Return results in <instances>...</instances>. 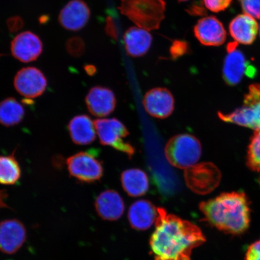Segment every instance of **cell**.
<instances>
[{"mask_svg": "<svg viewBox=\"0 0 260 260\" xmlns=\"http://www.w3.org/2000/svg\"><path fill=\"white\" fill-rule=\"evenodd\" d=\"M157 212L150 239L154 260H190L193 250L206 242L202 231L164 208L158 207Z\"/></svg>", "mask_w": 260, "mask_h": 260, "instance_id": "6da1fadb", "label": "cell"}, {"mask_svg": "<svg viewBox=\"0 0 260 260\" xmlns=\"http://www.w3.org/2000/svg\"><path fill=\"white\" fill-rule=\"evenodd\" d=\"M200 209L207 222L222 232L239 235L248 229L250 211L242 192L223 193L201 203Z\"/></svg>", "mask_w": 260, "mask_h": 260, "instance_id": "7a4b0ae2", "label": "cell"}, {"mask_svg": "<svg viewBox=\"0 0 260 260\" xmlns=\"http://www.w3.org/2000/svg\"><path fill=\"white\" fill-rule=\"evenodd\" d=\"M118 9L138 27L147 31L157 30L165 18L164 0H121Z\"/></svg>", "mask_w": 260, "mask_h": 260, "instance_id": "3957f363", "label": "cell"}, {"mask_svg": "<svg viewBox=\"0 0 260 260\" xmlns=\"http://www.w3.org/2000/svg\"><path fill=\"white\" fill-rule=\"evenodd\" d=\"M166 158L173 167L182 170L192 167L202 154L201 143L195 136L181 134L174 136L165 148Z\"/></svg>", "mask_w": 260, "mask_h": 260, "instance_id": "277c9868", "label": "cell"}, {"mask_svg": "<svg viewBox=\"0 0 260 260\" xmlns=\"http://www.w3.org/2000/svg\"><path fill=\"white\" fill-rule=\"evenodd\" d=\"M222 121L260 130V84H252L244 101V105L230 113L218 112Z\"/></svg>", "mask_w": 260, "mask_h": 260, "instance_id": "5b68a950", "label": "cell"}, {"mask_svg": "<svg viewBox=\"0 0 260 260\" xmlns=\"http://www.w3.org/2000/svg\"><path fill=\"white\" fill-rule=\"evenodd\" d=\"M94 123L101 144L110 146L126 154L129 158L132 157L135 149L125 141L129 132L121 121L116 118H101L96 119Z\"/></svg>", "mask_w": 260, "mask_h": 260, "instance_id": "8992f818", "label": "cell"}, {"mask_svg": "<svg viewBox=\"0 0 260 260\" xmlns=\"http://www.w3.org/2000/svg\"><path fill=\"white\" fill-rule=\"evenodd\" d=\"M67 165L70 176L81 183H95L101 180L104 173L102 162L92 151H81L70 156Z\"/></svg>", "mask_w": 260, "mask_h": 260, "instance_id": "52a82bcc", "label": "cell"}, {"mask_svg": "<svg viewBox=\"0 0 260 260\" xmlns=\"http://www.w3.org/2000/svg\"><path fill=\"white\" fill-rule=\"evenodd\" d=\"M184 175L187 187L201 194L210 193L218 186L221 179L219 169L210 162H201L186 169Z\"/></svg>", "mask_w": 260, "mask_h": 260, "instance_id": "ba28073f", "label": "cell"}, {"mask_svg": "<svg viewBox=\"0 0 260 260\" xmlns=\"http://www.w3.org/2000/svg\"><path fill=\"white\" fill-rule=\"evenodd\" d=\"M14 86L16 90L26 99H35L41 96L46 90L47 80L38 68H24L16 73Z\"/></svg>", "mask_w": 260, "mask_h": 260, "instance_id": "9c48e42d", "label": "cell"}, {"mask_svg": "<svg viewBox=\"0 0 260 260\" xmlns=\"http://www.w3.org/2000/svg\"><path fill=\"white\" fill-rule=\"evenodd\" d=\"M256 73L255 67L247 60L241 51L236 49L228 53L223 66V78L228 85L236 86L244 76L253 78Z\"/></svg>", "mask_w": 260, "mask_h": 260, "instance_id": "30bf717a", "label": "cell"}, {"mask_svg": "<svg viewBox=\"0 0 260 260\" xmlns=\"http://www.w3.org/2000/svg\"><path fill=\"white\" fill-rule=\"evenodd\" d=\"M143 105L149 115L158 119H165L174 112L175 100L170 90L156 87L145 94Z\"/></svg>", "mask_w": 260, "mask_h": 260, "instance_id": "8fae6325", "label": "cell"}, {"mask_svg": "<svg viewBox=\"0 0 260 260\" xmlns=\"http://www.w3.org/2000/svg\"><path fill=\"white\" fill-rule=\"evenodd\" d=\"M11 48L12 56L16 59L29 63L40 56L43 44L38 35L27 31L16 36L11 42Z\"/></svg>", "mask_w": 260, "mask_h": 260, "instance_id": "7c38bea8", "label": "cell"}, {"mask_svg": "<svg viewBox=\"0 0 260 260\" xmlns=\"http://www.w3.org/2000/svg\"><path fill=\"white\" fill-rule=\"evenodd\" d=\"M27 237L23 223L16 219H7L0 222V251L14 254L21 248Z\"/></svg>", "mask_w": 260, "mask_h": 260, "instance_id": "4fadbf2b", "label": "cell"}, {"mask_svg": "<svg viewBox=\"0 0 260 260\" xmlns=\"http://www.w3.org/2000/svg\"><path fill=\"white\" fill-rule=\"evenodd\" d=\"M195 37L206 46H220L226 39V31L222 22L215 16L201 19L194 26Z\"/></svg>", "mask_w": 260, "mask_h": 260, "instance_id": "5bb4252c", "label": "cell"}, {"mask_svg": "<svg viewBox=\"0 0 260 260\" xmlns=\"http://www.w3.org/2000/svg\"><path fill=\"white\" fill-rule=\"evenodd\" d=\"M87 109L92 115L105 118L115 109L116 99L111 89L102 86L91 88L85 99Z\"/></svg>", "mask_w": 260, "mask_h": 260, "instance_id": "9a60e30c", "label": "cell"}, {"mask_svg": "<svg viewBox=\"0 0 260 260\" xmlns=\"http://www.w3.org/2000/svg\"><path fill=\"white\" fill-rule=\"evenodd\" d=\"M89 6L83 0H71L61 9L58 22L62 27L70 31H79L89 20Z\"/></svg>", "mask_w": 260, "mask_h": 260, "instance_id": "2e32d148", "label": "cell"}, {"mask_svg": "<svg viewBox=\"0 0 260 260\" xmlns=\"http://www.w3.org/2000/svg\"><path fill=\"white\" fill-rule=\"evenodd\" d=\"M95 207L98 214L107 220H118L125 210L122 197L113 190H107L101 193L96 198Z\"/></svg>", "mask_w": 260, "mask_h": 260, "instance_id": "e0dca14e", "label": "cell"}, {"mask_svg": "<svg viewBox=\"0 0 260 260\" xmlns=\"http://www.w3.org/2000/svg\"><path fill=\"white\" fill-rule=\"evenodd\" d=\"M231 36L237 43L251 45L256 40L259 26L255 18L244 14L236 16L230 22Z\"/></svg>", "mask_w": 260, "mask_h": 260, "instance_id": "ac0fdd59", "label": "cell"}, {"mask_svg": "<svg viewBox=\"0 0 260 260\" xmlns=\"http://www.w3.org/2000/svg\"><path fill=\"white\" fill-rule=\"evenodd\" d=\"M158 215L157 208L150 201L139 200L133 203L128 210L130 225L135 230L144 231L155 222Z\"/></svg>", "mask_w": 260, "mask_h": 260, "instance_id": "d6986e66", "label": "cell"}, {"mask_svg": "<svg viewBox=\"0 0 260 260\" xmlns=\"http://www.w3.org/2000/svg\"><path fill=\"white\" fill-rule=\"evenodd\" d=\"M68 129L75 144L90 145L96 139L95 123L86 115L74 116L68 123Z\"/></svg>", "mask_w": 260, "mask_h": 260, "instance_id": "ffe728a7", "label": "cell"}, {"mask_svg": "<svg viewBox=\"0 0 260 260\" xmlns=\"http://www.w3.org/2000/svg\"><path fill=\"white\" fill-rule=\"evenodd\" d=\"M123 41L129 56L138 57L147 53L151 47L152 38L145 29L132 27L125 32Z\"/></svg>", "mask_w": 260, "mask_h": 260, "instance_id": "44dd1931", "label": "cell"}, {"mask_svg": "<svg viewBox=\"0 0 260 260\" xmlns=\"http://www.w3.org/2000/svg\"><path fill=\"white\" fill-rule=\"evenodd\" d=\"M121 181L123 190L130 197L143 196L149 189L148 175L140 169H129L123 171Z\"/></svg>", "mask_w": 260, "mask_h": 260, "instance_id": "7402d4cb", "label": "cell"}, {"mask_svg": "<svg viewBox=\"0 0 260 260\" xmlns=\"http://www.w3.org/2000/svg\"><path fill=\"white\" fill-rule=\"evenodd\" d=\"M23 105L14 97H8L0 103V124L11 127L17 125L25 116Z\"/></svg>", "mask_w": 260, "mask_h": 260, "instance_id": "603a6c76", "label": "cell"}, {"mask_svg": "<svg viewBox=\"0 0 260 260\" xmlns=\"http://www.w3.org/2000/svg\"><path fill=\"white\" fill-rule=\"evenodd\" d=\"M15 154V151L11 155H0V184L14 185L21 178L20 165Z\"/></svg>", "mask_w": 260, "mask_h": 260, "instance_id": "cb8c5ba5", "label": "cell"}, {"mask_svg": "<svg viewBox=\"0 0 260 260\" xmlns=\"http://www.w3.org/2000/svg\"><path fill=\"white\" fill-rule=\"evenodd\" d=\"M248 165L252 170L260 172V130L255 131L248 152Z\"/></svg>", "mask_w": 260, "mask_h": 260, "instance_id": "d4e9b609", "label": "cell"}, {"mask_svg": "<svg viewBox=\"0 0 260 260\" xmlns=\"http://www.w3.org/2000/svg\"><path fill=\"white\" fill-rule=\"evenodd\" d=\"M66 48L68 53L75 57H79L85 51V43L82 38L75 37L69 39L67 42Z\"/></svg>", "mask_w": 260, "mask_h": 260, "instance_id": "484cf974", "label": "cell"}, {"mask_svg": "<svg viewBox=\"0 0 260 260\" xmlns=\"http://www.w3.org/2000/svg\"><path fill=\"white\" fill-rule=\"evenodd\" d=\"M245 14L260 19V0H239Z\"/></svg>", "mask_w": 260, "mask_h": 260, "instance_id": "4316f807", "label": "cell"}, {"mask_svg": "<svg viewBox=\"0 0 260 260\" xmlns=\"http://www.w3.org/2000/svg\"><path fill=\"white\" fill-rule=\"evenodd\" d=\"M206 8L213 12L225 11L232 3L233 0H203Z\"/></svg>", "mask_w": 260, "mask_h": 260, "instance_id": "83f0119b", "label": "cell"}, {"mask_svg": "<svg viewBox=\"0 0 260 260\" xmlns=\"http://www.w3.org/2000/svg\"><path fill=\"white\" fill-rule=\"evenodd\" d=\"M188 45L187 42L176 40L173 42L170 51L172 58L174 59L183 56L188 53Z\"/></svg>", "mask_w": 260, "mask_h": 260, "instance_id": "f1b7e54d", "label": "cell"}, {"mask_svg": "<svg viewBox=\"0 0 260 260\" xmlns=\"http://www.w3.org/2000/svg\"><path fill=\"white\" fill-rule=\"evenodd\" d=\"M246 260H260V240L249 247L246 254Z\"/></svg>", "mask_w": 260, "mask_h": 260, "instance_id": "f546056e", "label": "cell"}, {"mask_svg": "<svg viewBox=\"0 0 260 260\" xmlns=\"http://www.w3.org/2000/svg\"><path fill=\"white\" fill-rule=\"evenodd\" d=\"M7 24L10 31L12 32L18 31L24 26V21L19 16H14L9 18Z\"/></svg>", "mask_w": 260, "mask_h": 260, "instance_id": "4dcf8cb0", "label": "cell"}, {"mask_svg": "<svg viewBox=\"0 0 260 260\" xmlns=\"http://www.w3.org/2000/svg\"><path fill=\"white\" fill-rule=\"evenodd\" d=\"M188 14L194 16H203L207 14L206 9L203 7V5L200 3H193L189 8L187 9Z\"/></svg>", "mask_w": 260, "mask_h": 260, "instance_id": "1f68e13d", "label": "cell"}, {"mask_svg": "<svg viewBox=\"0 0 260 260\" xmlns=\"http://www.w3.org/2000/svg\"><path fill=\"white\" fill-rule=\"evenodd\" d=\"M106 32L107 34L110 36V37L113 38H116V32L115 27V24H114L112 21V19L109 17L107 19L106 24Z\"/></svg>", "mask_w": 260, "mask_h": 260, "instance_id": "d6a6232c", "label": "cell"}, {"mask_svg": "<svg viewBox=\"0 0 260 260\" xmlns=\"http://www.w3.org/2000/svg\"><path fill=\"white\" fill-rule=\"evenodd\" d=\"M84 69H85L86 72L90 75V76H92L96 72L95 68L92 66V65H87L84 68Z\"/></svg>", "mask_w": 260, "mask_h": 260, "instance_id": "836d02e7", "label": "cell"}, {"mask_svg": "<svg viewBox=\"0 0 260 260\" xmlns=\"http://www.w3.org/2000/svg\"><path fill=\"white\" fill-rule=\"evenodd\" d=\"M6 196V193L5 190H0V207L6 206L4 201H3Z\"/></svg>", "mask_w": 260, "mask_h": 260, "instance_id": "e575fe53", "label": "cell"}, {"mask_svg": "<svg viewBox=\"0 0 260 260\" xmlns=\"http://www.w3.org/2000/svg\"><path fill=\"white\" fill-rule=\"evenodd\" d=\"M178 1L179 2H184L188 1V0H178Z\"/></svg>", "mask_w": 260, "mask_h": 260, "instance_id": "d590c367", "label": "cell"}, {"mask_svg": "<svg viewBox=\"0 0 260 260\" xmlns=\"http://www.w3.org/2000/svg\"><path fill=\"white\" fill-rule=\"evenodd\" d=\"M259 37H260V24L259 25Z\"/></svg>", "mask_w": 260, "mask_h": 260, "instance_id": "8d00e7d4", "label": "cell"}, {"mask_svg": "<svg viewBox=\"0 0 260 260\" xmlns=\"http://www.w3.org/2000/svg\"><path fill=\"white\" fill-rule=\"evenodd\" d=\"M2 56V54H0V57H1Z\"/></svg>", "mask_w": 260, "mask_h": 260, "instance_id": "74e56055", "label": "cell"}]
</instances>
